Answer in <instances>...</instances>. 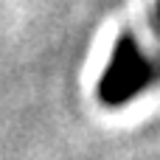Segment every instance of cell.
Returning a JSON list of instances; mask_svg holds the SVG:
<instances>
[{
    "mask_svg": "<svg viewBox=\"0 0 160 160\" xmlns=\"http://www.w3.org/2000/svg\"><path fill=\"white\" fill-rule=\"evenodd\" d=\"M146 82H149V68L141 59L138 48L129 42H121L107 73H104V79H101L98 96L104 104H124L138 90H143Z\"/></svg>",
    "mask_w": 160,
    "mask_h": 160,
    "instance_id": "obj_1",
    "label": "cell"
}]
</instances>
